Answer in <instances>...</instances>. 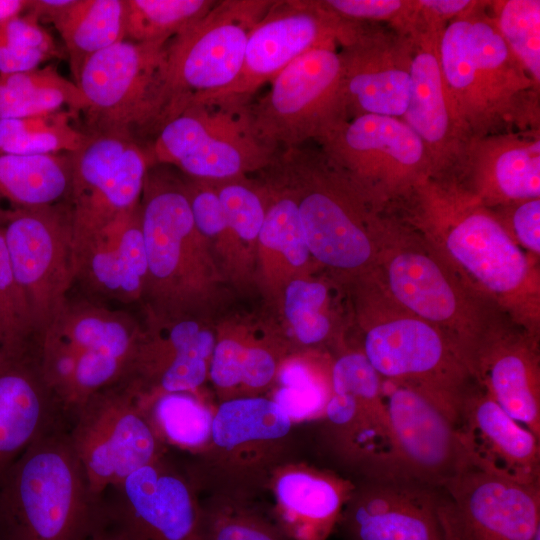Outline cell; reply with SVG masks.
Instances as JSON below:
<instances>
[{
  "label": "cell",
  "mask_w": 540,
  "mask_h": 540,
  "mask_svg": "<svg viewBox=\"0 0 540 540\" xmlns=\"http://www.w3.org/2000/svg\"><path fill=\"white\" fill-rule=\"evenodd\" d=\"M406 197L414 230L476 293L539 336V259L516 243L496 210L455 178H429Z\"/></svg>",
  "instance_id": "cell-1"
},
{
  "label": "cell",
  "mask_w": 540,
  "mask_h": 540,
  "mask_svg": "<svg viewBox=\"0 0 540 540\" xmlns=\"http://www.w3.org/2000/svg\"><path fill=\"white\" fill-rule=\"evenodd\" d=\"M486 2L446 23L439 63L446 88L472 140L539 119V86L516 60Z\"/></svg>",
  "instance_id": "cell-2"
},
{
  "label": "cell",
  "mask_w": 540,
  "mask_h": 540,
  "mask_svg": "<svg viewBox=\"0 0 540 540\" xmlns=\"http://www.w3.org/2000/svg\"><path fill=\"white\" fill-rule=\"evenodd\" d=\"M273 161L293 192L311 256L358 280L375 271L387 219L320 149L278 151Z\"/></svg>",
  "instance_id": "cell-3"
},
{
  "label": "cell",
  "mask_w": 540,
  "mask_h": 540,
  "mask_svg": "<svg viewBox=\"0 0 540 540\" xmlns=\"http://www.w3.org/2000/svg\"><path fill=\"white\" fill-rule=\"evenodd\" d=\"M372 275L395 302L438 329L468 371L483 340L508 319L469 287L421 234L389 220Z\"/></svg>",
  "instance_id": "cell-4"
},
{
  "label": "cell",
  "mask_w": 540,
  "mask_h": 540,
  "mask_svg": "<svg viewBox=\"0 0 540 540\" xmlns=\"http://www.w3.org/2000/svg\"><path fill=\"white\" fill-rule=\"evenodd\" d=\"M103 517L68 432L55 427L0 482V527L7 540H83Z\"/></svg>",
  "instance_id": "cell-5"
},
{
  "label": "cell",
  "mask_w": 540,
  "mask_h": 540,
  "mask_svg": "<svg viewBox=\"0 0 540 540\" xmlns=\"http://www.w3.org/2000/svg\"><path fill=\"white\" fill-rule=\"evenodd\" d=\"M358 281L359 350L383 380L419 389L456 423L473 382L459 354L438 329L395 302L373 275Z\"/></svg>",
  "instance_id": "cell-6"
},
{
  "label": "cell",
  "mask_w": 540,
  "mask_h": 540,
  "mask_svg": "<svg viewBox=\"0 0 540 540\" xmlns=\"http://www.w3.org/2000/svg\"><path fill=\"white\" fill-rule=\"evenodd\" d=\"M272 0H222L165 45L144 134H157L240 72L248 36Z\"/></svg>",
  "instance_id": "cell-7"
},
{
  "label": "cell",
  "mask_w": 540,
  "mask_h": 540,
  "mask_svg": "<svg viewBox=\"0 0 540 540\" xmlns=\"http://www.w3.org/2000/svg\"><path fill=\"white\" fill-rule=\"evenodd\" d=\"M295 427L269 397L220 401L210 440L188 470L200 494L263 498L274 471L297 458Z\"/></svg>",
  "instance_id": "cell-8"
},
{
  "label": "cell",
  "mask_w": 540,
  "mask_h": 540,
  "mask_svg": "<svg viewBox=\"0 0 540 540\" xmlns=\"http://www.w3.org/2000/svg\"><path fill=\"white\" fill-rule=\"evenodd\" d=\"M147 256L144 297L149 309L189 311L202 297L208 277L206 239L197 230L184 180L168 165H152L140 199Z\"/></svg>",
  "instance_id": "cell-9"
},
{
  "label": "cell",
  "mask_w": 540,
  "mask_h": 540,
  "mask_svg": "<svg viewBox=\"0 0 540 540\" xmlns=\"http://www.w3.org/2000/svg\"><path fill=\"white\" fill-rule=\"evenodd\" d=\"M317 143L325 156L380 210L433 178L420 137L400 118L363 114L336 122Z\"/></svg>",
  "instance_id": "cell-10"
},
{
  "label": "cell",
  "mask_w": 540,
  "mask_h": 540,
  "mask_svg": "<svg viewBox=\"0 0 540 540\" xmlns=\"http://www.w3.org/2000/svg\"><path fill=\"white\" fill-rule=\"evenodd\" d=\"M68 431L89 493L99 505L103 494L134 471L167 455L128 379L93 395L73 416Z\"/></svg>",
  "instance_id": "cell-11"
},
{
  "label": "cell",
  "mask_w": 540,
  "mask_h": 540,
  "mask_svg": "<svg viewBox=\"0 0 540 540\" xmlns=\"http://www.w3.org/2000/svg\"><path fill=\"white\" fill-rule=\"evenodd\" d=\"M342 75V56L335 47L314 49L294 60L272 79L264 96L248 104L255 138L276 152L317 141L346 119Z\"/></svg>",
  "instance_id": "cell-12"
},
{
  "label": "cell",
  "mask_w": 540,
  "mask_h": 540,
  "mask_svg": "<svg viewBox=\"0 0 540 540\" xmlns=\"http://www.w3.org/2000/svg\"><path fill=\"white\" fill-rule=\"evenodd\" d=\"M366 23L345 19L323 1H274L251 30L235 80L193 105H246L254 93L294 60L314 49L353 42Z\"/></svg>",
  "instance_id": "cell-13"
},
{
  "label": "cell",
  "mask_w": 540,
  "mask_h": 540,
  "mask_svg": "<svg viewBox=\"0 0 540 540\" xmlns=\"http://www.w3.org/2000/svg\"><path fill=\"white\" fill-rule=\"evenodd\" d=\"M151 153L187 177L217 181L261 171L277 152L253 135L248 104H197L159 130Z\"/></svg>",
  "instance_id": "cell-14"
},
{
  "label": "cell",
  "mask_w": 540,
  "mask_h": 540,
  "mask_svg": "<svg viewBox=\"0 0 540 540\" xmlns=\"http://www.w3.org/2000/svg\"><path fill=\"white\" fill-rule=\"evenodd\" d=\"M383 390L388 414L387 446L364 477L442 488L469 466L455 421L436 401L401 383L383 380Z\"/></svg>",
  "instance_id": "cell-15"
},
{
  "label": "cell",
  "mask_w": 540,
  "mask_h": 540,
  "mask_svg": "<svg viewBox=\"0 0 540 540\" xmlns=\"http://www.w3.org/2000/svg\"><path fill=\"white\" fill-rule=\"evenodd\" d=\"M0 226L16 283L31 314L35 339L66 303L75 282L70 209L65 200L17 210L4 215Z\"/></svg>",
  "instance_id": "cell-16"
},
{
  "label": "cell",
  "mask_w": 540,
  "mask_h": 540,
  "mask_svg": "<svg viewBox=\"0 0 540 540\" xmlns=\"http://www.w3.org/2000/svg\"><path fill=\"white\" fill-rule=\"evenodd\" d=\"M152 166L147 148L120 133L89 134L71 153V180L66 202L74 243L106 228L140 203Z\"/></svg>",
  "instance_id": "cell-17"
},
{
  "label": "cell",
  "mask_w": 540,
  "mask_h": 540,
  "mask_svg": "<svg viewBox=\"0 0 540 540\" xmlns=\"http://www.w3.org/2000/svg\"><path fill=\"white\" fill-rule=\"evenodd\" d=\"M331 388L320 419L322 443L353 479L364 477L387 446L383 379L359 349L348 350L332 361Z\"/></svg>",
  "instance_id": "cell-18"
},
{
  "label": "cell",
  "mask_w": 540,
  "mask_h": 540,
  "mask_svg": "<svg viewBox=\"0 0 540 540\" xmlns=\"http://www.w3.org/2000/svg\"><path fill=\"white\" fill-rule=\"evenodd\" d=\"M444 540H540V485L465 467L440 488Z\"/></svg>",
  "instance_id": "cell-19"
},
{
  "label": "cell",
  "mask_w": 540,
  "mask_h": 540,
  "mask_svg": "<svg viewBox=\"0 0 540 540\" xmlns=\"http://www.w3.org/2000/svg\"><path fill=\"white\" fill-rule=\"evenodd\" d=\"M167 42L123 40L86 61L76 85L89 105L88 134L144 135Z\"/></svg>",
  "instance_id": "cell-20"
},
{
  "label": "cell",
  "mask_w": 540,
  "mask_h": 540,
  "mask_svg": "<svg viewBox=\"0 0 540 540\" xmlns=\"http://www.w3.org/2000/svg\"><path fill=\"white\" fill-rule=\"evenodd\" d=\"M103 511L128 540H203L200 492L190 472L167 455L112 488Z\"/></svg>",
  "instance_id": "cell-21"
},
{
  "label": "cell",
  "mask_w": 540,
  "mask_h": 540,
  "mask_svg": "<svg viewBox=\"0 0 540 540\" xmlns=\"http://www.w3.org/2000/svg\"><path fill=\"white\" fill-rule=\"evenodd\" d=\"M445 25L424 17L418 8L414 20L399 33L408 40L411 58V93L400 119L424 143L433 178L455 177L472 141L440 68L439 37Z\"/></svg>",
  "instance_id": "cell-22"
},
{
  "label": "cell",
  "mask_w": 540,
  "mask_h": 540,
  "mask_svg": "<svg viewBox=\"0 0 540 540\" xmlns=\"http://www.w3.org/2000/svg\"><path fill=\"white\" fill-rule=\"evenodd\" d=\"M439 497L412 481L355 478L336 530L341 540H444Z\"/></svg>",
  "instance_id": "cell-23"
},
{
  "label": "cell",
  "mask_w": 540,
  "mask_h": 540,
  "mask_svg": "<svg viewBox=\"0 0 540 540\" xmlns=\"http://www.w3.org/2000/svg\"><path fill=\"white\" fill-rule=\"evenodd\" d=\"M149 312V326L141 330L126 379L145 396L199 392L216 344L212 332L185 318L188 311Z\"/></svg>",
  "instance_id": "cell-24"
},
{
  "label": "cell",
  "mask_w": 540,
  "mask_h": 540,
  "mask_svg": "<svg viewBox=\"0 0 540 540\" xmlns=\"http://www.w3.org/2000/svg\"><path fill=\"white\" fill-rule=\"evenodd\" d=\"M340 52L346 119L363 114L401 118L411 93L410 47L405 35L365 25Z\"/></svg>",
  "instance_id": "cell-25"
},
{
  "label": "cell",
  "mask_w": 540,
  "mask_h": 540,
  "mask_svg": "<svg viewBox=\"0 0 540 540\" xmlns=\"http://www.w3.org/2000/svg\"><path fill=\"white\" fill-rule=\"evenodd\" d=\"M456 427L468 465L525 485H540V438L513 419L474 381Z\"/></svg>",
  "instance_id": "cell-26"
},
{
  "label": "cell",
  "mask_w": 540,
  "mask_h": 540,
  "mask_svg": "<svg viewBox=\"0 0 540 540\" xmlns=\"http://www.w3.org/2000/svg\"><path fill=\"white\" fill-rule=\"evenodd\" d=\"M505 320L477 349L472 380L513 419L540 438L539 336Z\"/></svg>",
  "instance_id": "cell-27"
},
{
  "label": "cell",
  "mask_w": 540,
  "mask_h": 540,
  "mask_svg": "<svg viewBox=\"0 0 540 540\" xmlns=\"http://www.w3.org/2000/svg\"><path fill=\"white\" fill-rule=\"evenodd\" d=\"M353 487V478L295 458L274 471L265 495L273 517L291 540H327Z\"/></svg>",
  "instance_id": "cell-28"
},
{
  "label": "cell",
  "mask_w": 540,
  "mask_h": 540,
  "mask_svg": "<svg viewBox=\"0 0 540 540\" xmlns=\"http://www.w3.org/2000/svg\"><path fill=\"white\" fill-rule=\"evenodd\" d=\"M454 178L491 208L540 198L539 132L472 140Z\"/></svg>",
  "instance_id": "cell-29"
},
{
  "label": "cell",
  "mask_w": 540,
  "mask_h": 540,
  "mask_svg": "<svg viewBox=\"0 0 540 540\" xmlns=\"http://www.w3.org/2000/svg\"><path fill=\"white\" fill-rule=\"evenodd\" d=\"M75 281L91 293L128 304L144 297L147 256L140 203L98 233L74 243Z\"/></svg>",
  "instance_id": "cell-30"
},
{
  "label": "cell",
  "mask_w": 540,
  "mask_h": 540,
  "mask_svg": "<svg viewBox=\"0 0 540 540\" xmlns=\"http://www.w3.org/2000/svg\"><path fill=\"white\" fill-rule=\"evenodd\" d=\"M56 411L33 349L0 353V482L18 457L54 427Z\"/></svg>",
  "instance_id": "cell-31"
},
{
  "label": "cell",
  "mask_w": 540,
  "mask_h": 540,
  "mask_svg": "<svg viewBox=\"0 0 540 540\" xmlns=\"http://www.w3.org/2000/svg\"><path fill=\"white\" fill-rule=\"evenodd\" d=\"M27 12L59 32L74 83L91 56L125 40V0H29Z\"/></svg>",
  "instance_id": "cell-32"
},
{
  "label": "cell",
  "mask_w": 540,
  "mask_h": 540,
  "mask_svg": "<svg viewBox=\"0 0 540 540\" xmlns=\"http://www.w3.org/2000/svg\"><path fill=\"white\" fill-rule=\"evenodd\" d=\"M140 333L126 312L68 299L33 341L47 339L73 350L107 354L131 366Z\"/></svg>",
  "instance_id": "cell-33"
},
{
  "label": "cell",
  "mask_w": 540,
  "mask_h": 540,
  "mask_svg": "<svg viewBox=\"0 0 540 540\" xmlns=\"http://www.w3.org/2000/svg\"><path fill=\"white\" fill-rule=\"evenodd\" d=\"M70 180L71 153H0V221L9 212L65 201Z\"/></svg>",
  "instance_id": "cell-34"
},
{
  "label": "cell",
  "mask_w": 540,
  "mask_h": 540,
  "mask_svg": "<svg viewBox=\"0 0 540 540\" xmlns=\"http://www.w3.org/2000/svg\"><path fill=\"white\" fill-rule=\"evenodd\" d=\"M64 106L77 114L89 105L78 85L60 75L54 65L0 74V119L44 115Z\"/></svg>",
  "instance_id": "cell-35"
},
{
  "label": "cell",
  "mask_w": 540,
  "mask_h": 540,
  "mask_svg": "<svg viewBox=\"0 0 540 540\" xmlns=\"http://www.w3.org/2000/svg\"><path fill=\"white\" fill-rule=\"evenodd\" d=\"M141 403L167 449L177 448L194 456L208 444L216 406L212 407L199 392L141 395Z\"/></svg>",
  "instance_id": "cell-36"
},
{
  "label": "cell",
  "mask_w": 540,
  "mask_h": 540,
  "mask_svg": "<svg viewBox=\"0 0 540 540\" xmlns=\"http://www.w3.org/2000/svg\"><path fill=\"white\" fill-rule=\"evenodd\" d=\"M203 540H291L263 498L200 494Z\"/></svg>",
  "instance_id": "cell-37"
},
{
  "label": "cell",
  "mask_w": 540,
  "mask_h": 540,
  "mask_svg": "<svg viewBox=\"0 0 540 540\" xmlns=\"http://www.w3.org/2000/svg\"><path fill=\"white\" fill-rule=\"evenodd\" d=\"M70 110L24 117L0 119V153L46 155L72 153L89 138L87 132L75 128Z\"/></svg>",
  "instance_id": "cell-38"
},
{
  "label": "cell",
  "mask_w": 540,
  "mask_h": 540,
  "mask_svg": "<svg viewBox=\"0 0 540 540\" xmlns=\"http://www.w3.org/2000/svg\"><path fill=\"white\" fill-rule=\"evenodd\" d=\"M331 365L302 358L284 360L272 399L294 424L320 420L331 396Z\"/></svg>",
  "instance_id": "cell-39"
},
{
  "label": "cell",
  "mask_w": 540,
  "mask_h": 540,
  "mask_svg": "<svg viewBox=\"0 0 540 540\" xmlns=\"http://www.w3.org/2000/svg\"><path fill=\"white\" fill-rule=\"evenodd\" d=\"M213 0H125V40L167 42L204 16Z\"/></svg>",
  "instance_id": "cell-40"
},
{
  "label": "cell",
  "mask_w": 540,
  "mask_h": 540,
  "mask_svg": "<svg viewBox=\"0 0 540 540\" xmlns=\"http://www.w3.org/2000/svg\"><path fill=\"white\" fill-rule=\"evenodd\" d=\"M488 7L508 48L540 86V1H493L488 2Z\"/></svg>",
  "instance_id": "cell-41"
},
{
  "label": "cell",
  "mask_w": 540,
  "mask_h": 540,
  "mask_svg": "<svg viewBox=\"0 0 540 540\" xmlns=\"http://www.w3.org/2000/svg\"><path fill=\"white\" fill-rule=\"evenodd\" d=\"M329 290L319 281L292 280L285 291L284 310L296 339L303 345L324 342L332 330Z\"/></svg>",
  "instance_id": "cell-42"
},
{
  "label": "cell",
  "mask_w": 540,
  "mask_h": 540,
  "mask_svg": "<svg viewBox=\"0 0 540 540\" xmlns=\"http://www.w3.org/2000/svg\"><path fill=\"white\" fill-rule=\"evenodd\" d=\"M210 182L218 195L231 234L243 241L257 240L265 218L263 188L247 181L245 175Z\"/></svg>",
  "instance_id": "cell-43"
},
{
  "label": "cell",
  "mask_w": 540,
  "mask_h": 540,
  "mask_svg": "<svg viewBox=\"0 0 540 540\" xmlns=\"http://www.w3.org/2000/svg\"><path fill=\"white\" fill-rule=\"evenodd\" d=\"M0 328L8 353L32 348L34 327L28 305L16 283L11 260L0 226Z\"/></svg>",
  "instance_id": "cell-44"
},
{
  "label": "cell",
  "mask_w": 540,
  "mask_h": 540,
  "mask_svg": "<svg viewBox=\"0 0 540 540\" xmlns=\"http://www.w3.org/2000/svg\"><path fill=\"white\" fill-rule=\"evenodd\" d=\"M337 15L355 22H387L397 33L414 19L417 0H324Z\"/></svg>",
  "instance_id": "cell-45"
},
{
  "label": "cell",
  "mask_w": 540,
  "mask_h": 540,
  "mask_svg": "<svg viewBox=\"0 0 540 540\" xmlns=\"http://www.w3.org/2000/svg\"><path fill=\"white\" fill-rule=\"evenodd\" d=\"M184 183L194 223L200 234L206 240L230 235L223 208L212 183L190 177L184 180Z\"/></svg>",
  "instance_id": "cell-46"
},
{
  "label": "cell",
  "mask_w": 540,
  "mask_h": 540,
  "mask_svg": "<svg viewBox=\"0 0 540 540\" xmlns=\"http://www.w3.org/2000/svg\"><path fill=\"white\" fill-rule=\"evenodd\" d=\"M511 237L528 254L540 256V198L494 208Z\"/></svg>",
  "instance_id": "cell-47"
},
{
  "label": "cell",
  "mask_w": 540,
  "mask_h": 540,
  "mask_svg": "<svg viewBox=\"0 0 540 540\" xmlns=\"http://www.w3.org/2000/svg\"><path fill=\"white\" fill-rule=\"evenodd\" d=\"M0 43L19 49L41 51L51 58L61 55L52 36L28 12L0 23Z\"/></svg>",
  "instance_id": "cell-48"
},
{
  "label": "cell",
  "mask_w": 540,
  "mask_h": 540,
  "mask_svg": "<svg viewBox=\"0 0 540 540\" xmlns=\"http://www.w3.org/2000/svg\"><path fill=\"white\" fill-rule=\"evenodd\" d=\"M417 2L423 15L441 24L465 14L477 3L471 0H417Z\"/></svg>",
  "instance_id": "cell-49"
},
{
  "label": "cell",
  "mask_w": 540,
  "mask_h": 540,
  "mask_svg": "<svg viewBox=\"0 0 540 540\" xmlns=\"http://www.w3.org/2000/svg\"><path fill=\"white\" fill-rule=\"evenodd\" d=\"M83 540H128L104 515L100 523Z\"/></svg>",
  "instance_id": "cell-50"
},
{
  "label": "cell",
  "mask_w": 540,
  "mask_h": 540,
  "mask_svg": "<svg viewBox=\"0 0 540 540\" xmlns=\"http://www.w3.org/2000/svg\"><path fill=\"white\" fill-rule=\"evenodd\" d=\"M29 0H0V23L24 14Z\"/></svg>",
  "instance_id": "cell-51"
},
{
  "label": "cell",
  "mask_w": 540,
  "mask_h": 540,
  "mask_svg": "<svg viewBox=\"0 0 540 540\" xmlns=\"http://www.w3.org/2000/svg\"><path fill=\"white\" fill-rule=\"evenodd\" d=\"M2 352H7V351H6V347H5L4 336H3V333H2L1 328H0V353H2Z\"/></svg>",
  "instance_id": "cell-52"
},
{
  "label": "cell",
  "mask_w": 540,
  "mask_h": 540,
  "mask_svg": "<svg viewBox=\"0 0 540 540\" xmlns=\"http://www.w3.org/2000/svg\"><path fill=\"white\" fill-rule=\"evenodd\" d=\"M0 540H7L4 533H3V531H2V529H1V527H0Z\"/></svg>",
  "instance_id": "cell-53"
}]
</instances>
